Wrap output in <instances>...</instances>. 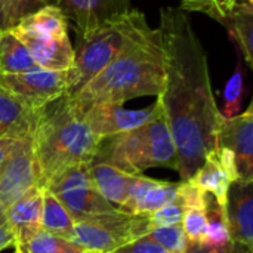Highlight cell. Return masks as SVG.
<instances>
[{
	"label": "cell",
	"instance_id": "cell-1",
	"mask_svg": "<svg viewBox=\"0 0 253 253\" xmlns=\"http://www.w3.org/2000/svg\"><path fill=\"white\" fill-rule=\"evenodd\" d=\"M165 86L157 96L176 150V172L188 181L206 157L218 148L222 114L209 76L208 53L181 7H162Z\"/></svg>",
	"mask_w": 253,
	"mask_h": 253
},
{
	"label": "cell",
	"instance_id": "cell-2",
	"mask_svg": "<svg viewBox=\"0 0 253 253\" xmlns=\"http://www.w3.org/2000/svg\"><path fill=\"white\" fill-rule=\"evenodd\" d=\"M165 62L160 30L153 28L68 99L84 113L95 104L123 105L139 96H159L165 86Z\"/></svg>",
	"mask_w": 253,
	"mask_h": 253
},
{
	"label": "cell",
	"instance_id": "cell-3",
	"mask_svg": "<svg viewBox=\"0 0 253 253\" xmlns=\"http://www.w3.org/2000/svg\"><path fill=\"white\" fill-rule=\"evenodd\" d=\"M37 187L46 185L65 169L90 163L98 148V139L67 95L39 111L33 136Z\"/></svg>",
	"mask_w": 253,
	"mask_h": 253
},
{
	"label": "cell",
	"instance_id": "cell-4",
	"mask_svg": "<svg viewBox=\"0 0 253 253\" xmlns=\"http://www.w3.org/2000/svg\"><path fill=\"white\" fill-rule=\"evenodd\" d=\"M151 31L153 27L147 22L144 13L130 7L79 37V44L74 49V64L67 71L65 95H76L90 79Z\"/></svg>",
	"mask_w": 253,
	"mask_h": 253
},
{
	"label": "cell",
	"instance_id": "cell-5",
	"mask_svg": "<svg viewBox=\"0 0 253 253\" xmlns=\"http://www.w3.org/2000/svg\"><path fill=\"white\" fill-rule=\"evenodd\" d=\"M93 162H104L129 173L159 166L176 169V150L163 113L147 125L101 139L90 163Z\"/></svg>",
	"mask_w": 253,
	"mask_h": 253
},
{
	"label": "cell",
	"instance_id": "cell-6",
	"mask_svg": "<svg viewBox=\"0 0 253 253\" xmlns=\"http://www.w3.org/2000/svg\"><path fill=\"white\" fill-rule=\"evenodd\" d=\"M46 190L62 203L74 222H86L99 215L117 211L95 188L90 176V163L65 169L46 185Z\"/></svg>",
	"mask_w": 253,
	"mask_h": 253
},
{
	"label": "cell",
	"instance_id": "cell-7",
	"mask_svg": "<svg viewBox=\"0 0 253 253\" xmlns=\"http://www.w3.org/2000/svg\"><path fill=\"white\" fill-rule=\"evenodd\" d=\"M0 84L31 110H42L65 95L67 71L36 68L18 74H0Z\"/></svg>",
	"mask_w": 253,
	"mask_h": 253
},
{
	"label": "cell",
	"instance_id": "cell-8",
	"mask_svg": "<svg viewBox=\"0 0 253 253\" xmlns=\"http://www.w3.org/2000/svg\"><path fill=\"white\" fill-rule=\"evenodd\" d=\"M160 114L162 108L156 101L142 110H127L120 104H95L83 113V117L93 136L101 141L147 125Z\"/></svg>",
	"mask_w": 253,
	"mask_h": 253
},
{
	"label": "cell",
	"instance_id": "cell-9",
	"mask_svg": "<svg viewBox=\"0 0 253 253\" xmlns=\"http://www.w3.org/2000/svg\"><path fill=\"white\" fill-rule=\"evenodd\" d=\"M36 185L37 178L31 136L16 139L0 170V202L4 211Z\"/></svg>",
	"mask_w": 253,
	"mask_h": 253
},
{
	"label": "cell",
	"instance_id": "cell-10",
	"mask_svg": "<svg viewBox=\"0 0 253 253\" xmlns=\"http://www.w3.org/2000/svg\"><path fill=\"white\" fill-rule=\"evenodd\" d=\"M218 147L233 151L240 181H253V104L234 117H222Z\"/></svg>",
	"mask_w": 253,
	"mask_h": 253
},
{
	"label": "cell",
	"instance_id": "cell-11",
	"mask_svg": "<svg viewBox=\"0 0 253 253\" xmlns=\"http://www.w3.org/2000/svg\"><path fill=\"white\" fill-rule=\"evenodd\" d=\"M225 219L231 242L252 251L253 181L231 182L225 203Z\"/></svg>",
	"mask_w": 253,
	"mask_h": 253
},
{
	"label": "cell",
	"instance_id": "cell-12",
	"mask_svg": "<svg viewBox=\"0 0 253 253\" xmlns=\"http://www.w3.org/2000/svg\"><path fill=\"white\" fill-rule=\"evenodd\" d=\"M10 33L25 46L36 65L44 70L68 71L74 64V46L70 37H53L31 34L9 28Z\"/></svg>",
	"mask_w": 253,
	"mask_h": 253
},
{
	"label": "cell",
	"instance_id": "cell-13",
	"mask_svg": "<svg viewBox=\"0 0 253 253\" xmlns=\"http://www.w3.org/2000/svg\"><path fill=\"white\" fill-rule=\"evenodd\" d=\"M179 184L157 181L142 173L132 176L127 199L119 209L129 215H147L178 199Z\"/></svg>",
	"mask_w": 253,
	"mask_h": 253
},
{
	"label": "cell",
	"instance_id": "cell-14",
	"mask_svg": "<svg viewBox=\"0 0 253 253\" xmlns=\"http://www.w3.org/2000/svg\"><path fill=\"white\" fill-rule=\"evenodd\" d=\"M132 0H58L79 37L98 28L104 21L130 9Z\"/></svg>",
	"mask_w": 253,
	"mask_h": 253
},
{
	"label": "cell",
	"instance_id": "cell-15",
	"mask_svg": "<svg viewBox=\"0 0 253 253\" xmlns=\"http://www.w3.org/2000/svg\"><path fill=\"white\" fill-rule=\"evenodd\" d=\"M42 209L43 188L36 185L4 211V218L15 234V248L24 246L42 230Z\"/></svg>",
	"mask_w": 253,
	"mask_h": 253
},
{
	"label": "cell",
	"instance_id": "cell-16",
	"mask_svg": "<svg viewBox=\"0 0 253 253\" xmlns=\"http://www.w3.org/2000/svg\"><path fill=\"white\" fill-rule=\"evenodd\" d=\"M39 111L27 107L0 84V138L21 139L33 136Z\"/></svg>",
	"mask_w": 253,
	"mask_h": 253
},
{
	"label": "cell",
	"instance_id": "cell-17",
	"mask_svg": "<svg viewBox=\"0 0 253 253\" xmlns=\"http://www.w3.org/2000/svg\"><path fill=\"white\" fill-rule=\"evenodd\" d=\"M135 173L125 172L116 166L104 162L90 163V176L98 193L117 209L123 206L127 199L129 185Z\"/></svg>",
	"mask_w": 253,
	"mask_h": 253
},
{
	"label": "cell",
	"instance_id": "cell-18",
	"mask_svg": "<svg viewBox=\"0 0 253 253\" xmlns=\"http://www.w3.org/2000/svg\"><path fill=\"white\" fill-rule=\"evenodd\" d=\"M68 24L70 21L59 6L43 4L34 12H25L12 28L31 34L67 37Z\"/></svg>",
	"mask_w": 253,
	"mask_h": 253
},
{
	"label": "cell",
	"instance_id": "cell-19",
	"mask_svg": "<svg viewBox=\"0 0 253 253\" xmlns=\"http://www.w3.org/2000/svg\"><path fill=\"white\" fill-rule=\"evenodd\" d=\"M230 37L239 46L243 61L253 64V0H239L222 21Z\"/></svg>",
	"mask_w": 253,
	"mask_h": 253
},
{
	"label": "cell",
	"instance_id": "cell-20",
	"mask_svg": "<svg viewBox=\"0 0 253 253\" xmlns=\"http://www.w3.org/2000/svg\"><path fill=\"white\" fill-rule=\"evenodd\" d=\"M193 182L197 188H200L203 193L212 194V197L216 200V203L225 209L227 203V194L228 188L231 185V179L222 165L219 163L215 151H212L203 165L197 169V172L188 179Z\"/></svg>",
	"mask_w": 253,
	"mask_h": 253
},
{
	"label": "cell",
	"instance_id": "cell-21",
	"mask_svg": "<svg viewBox=\"0 0 253 253\" xmlns=\"http://www.w3.org/2000/svg\"><path fill=\"white\" fill-rule=\"evenodd\" d=\"M39 68L25 46L10 33L0 31V74H18Z\"/></svg>",
	"mask_w": 253,
	"mask_h": 253
},
{
	"label": "cell",
	"instance_id": "cell-22",
	"mask_svg": "<svg viewBox=\"0 0 253 253\" xmlns=\"http://www.w3.org/2000/svg\"><path fill=\"white\" fill-rule=\"evenodd\" d=\"M74 227V219L70 216L62 203L46 188H43L42 230L55 236L68 239Z\"/></svg>",
	"mask_w": 253,
	"mask_h": 253
},
{
	"label": "cell",
	"instance_id": "cell-23",
	"mask_svg": "<svg viewBox=\"0 0 253 253\" xmlns=\"http://www.w3.org/2000/svg\"><path fill=\"white\" fill-rule=\"evenodd\" d=\"M206 218L208 225L205 234L202 237L200 245L206 248H225L231 245L227 219H225V209H222L211 194H208L206 200Z\"/></svg>",
	"mask_w": 253,
	"mask_h": 253
},
{
	"label": "cell",
	"instance_id": "cell-24",
	"mask_svg": "<svg viewBox=\"0 0 253 253\" xmlns=\"http://www.w3.org/2000/svg\"><path fill=\"white\" fill-rule=\"evenodd\" d=\"M22 253H87L71 240L40 230L24 246L15 248Z\"/></svg>",
	"mask_w": 253,
	"mask_h": 253
},
{
	"label": "cell",
	"instance_id": "cell-25",
	"mask_svg": "<svg viewBox=\"0 0 253 253\" xmlns=\"http://www.w3.org/2000/svg\"><path fill=\"white\" fill-rule=\"evenodd\" d=\"M144 237L157 243L169 253H185L190 245L181 224L153 228Z\"/></svg>",
	"mask_w": 253,
	"mask_h": 253
},
{
	"label": "cell",
	"instance_id": "cell-26",
	"mask_svg": "<svg viewBox=\"0 0 253 253\" xmlns=\"http://www.w3.org/2000/svg\"><path fill=\"white\" fill-rule=\"evenodd\" d=\"M245 98V70L242 61L239 62L234 74L228 79L224 89V117H234L240 113Z\"/></svg>",
	"mask_w": 253,
	"mask_h": 253
},
{
	"label": "cell",
	"instance_id": "cell-27",
	"mask_svg": "<svg viewBox=\"0 0 253 253\" xmlns=\"http://www.w3.org/2000/svg\"><path fill=\"white\" fill-rule=\"evenodd\" d=\"M233 6V0H181L179 7L185 12L205 13L222 24V21L231 12Z\"/></svg>",
	"mask_w": 253,
	"mask_h": 253
},
{
	"label": "cell",
	"instance_id": "cell-28",
	"mask_svg": "<svg viewBox=\"0 0 253 253\" xmlns=\"http://www.w3.org/2000/svg\"><path fill=\"white\" fill-rule=\"evenodd\" d=\"M208 225L206 209H185L181 227L190 245H200Z\"/></svg>",
	"mask_w": 253,
	"mask_h": 253
},
{
	"label": "cell",
	"instance_id": "cell-29",
	"mask_svg": "<svg viewBox=\"0 0 253 253\" xmlns=\"http://www.w3.org/2000/svg\"><path fill=\"white\" fill-rule=\"evenodd\" d=\"M185 208L179 199H176L173 203L166 205L151 213H147L145 218L148 221L150 228H157V227H169V225H178L182 221Z\"/></svg>",
	"mask_w": 253,
	"mask_h": 253
},
{
	"label": "cell",
	"instance_id": "cell-30",
	"mask_svg": "<svg viewBox=\"0 0 253 253\" xmlns=\"http://www.w3.org/2000/svg\"><path fill=\"white\" fill-rule=\"evenodd\" d=\"M111 253H169L168 251H165L162 246H159L157 243L141 237L136 239L133 242H129L123 246H120L119 249L113 251Z\"/></svg>",
	"mask_w": 253,
	"mask_h": 253
},
{
	"label": "cell",
	"instance_id": "cell-31",
	"mask_svg": "<svg viewBox=\"0 0 253 253\" xmlns=\"http://www.w3.org/2000/svg\"><path fill=\"white\" fill-rule=\"evenodd\" d=\"M243 249L248 251L246 248L234 245V243H231L225 248H206L202 245H188L185 253H243Z\"/></svg>",
	"mask_w": 253,
	"mask_h": 253
},
{
	"label": "cell",
	"instance_id": "cell-32",
	"mask_svg": "<svg viewBox=\"0 0 253 253\" xmlns=\"http://www.w3.org/2000/svg\"><path fill=\"white\" fill-rule=\"evenodd\" d=\"M13 245H15V234H13L7 219L3 216V218H0V252Z\"/></svg>",
	"mask_w": 253,
	"mask_h": 253
},
{
	"label": "cell",
	"instance_id": "cell-33",
	"mask_svg": "<svg viewBox=\"0 0 253 253\" xmlns=\"http://www.w3.org/2000/svg\"><path fill=\"white\" fill-rule=\"evenodd\" d=\"M6 7H7V12H9V16L13 22V25L18 22V19L25 13V6H27V0H3Z\"/></svg>",
	"mask_w": 253,
	"mask_h": 253
},
{
	"label": "cell",
	"instance_id": "cell-34",
	"mask_svg": "<svg viewBox=\"0 0 253 253\" xmlns=\"http://www.w3.org/2000/svg\"><path fill=\"white\" fill-rule=\"evenodd\" d=\"M15 138H0V170L12 150V147L15 145Z\"/></svg>",
	"mask_w": 253,
	"mask_h": 253
},
{
	"label": "cell",
	"instance_id": "cell-35",
	"mask_svg": "<svg viewBox=\"0 0 253 253\" xmlns=\"http://www.w3.org/2000/svg\"><path fill=\"white\" fill-rule=\"evenodd\" d=\"M13 27V22L9 16V12H7V7L4 4L3 0H0V31H4V30H9Z\"/></svg>",
	"mask_w": 253,
	"mask_h": 253
},
{
	"label": "cell",
	"instance_id": "cell-36",
	"mask_svg": "<svg viewBox=\"0 0 253 253\" xmlns=\"http://www.w3.org/2000/svg\"><path fill=\"white\" fill-rule=\"evenodd\" d=\"M42 4H56L58 6V0H39Z\"/></svg>",
	"mask_w": 253,
	"mask_h": 253
},
{
	"label": "cell",
	"instance_id": "cell-37",
	"mask_svg": "<svg viewBox=\"0 0 253 253\" xmlns=\"http://www.w3.org/2000/svg\"><path fill=\"white\" fill-rule=\"evenodd\" d=\"M3 216H4V208H3V205L0 202V218H3Z\"/></svg>",
	"mask_w": 253,
	"mask_h": 253
},
{
	"label": "cell",
	"instance_id": "cell-38",
	"mask_svg": "<svg viewBox=\"0 0 253 253\" xmlns=\"http://www.w3.org/2000/svg\"><path fill=\"white\" fill-rule=\"evenodd\" d=\"M243 253H252V251H245Z\"/></svg>",
	"mask_w": 253,
	"mask_h": 253
},
{
	"label": "cell",
	"instance_id": "cell-39",
	"mask_svg": "<svg viewBox=\"0 0 253 253\" xmlns=\"http://www.w3.org/2000/svg\"><path fill=\"white\" fill-rule=\"evenodd\" d=\"M15 253H22V252H21V251H18V249H16V251H15Z\"/></svg>",
	"mask_w": 253,
	"mask_h": 253
},
{
	"label": "cell",
	"instance_id": "cell-40",
	"mask_svg": "<svg viewBox=\"0 0 253 253\" xmlns=\"http://www.w3.org/2000/svg\"><path fill=\"white\" fill-rule=\"evenodd\" d=\"M237 1H239V0H233V3H234V4H236V3H237Z\"/></svg>",
	"mask_w": 253,
	"mask_h": 253
}]
</instances>
